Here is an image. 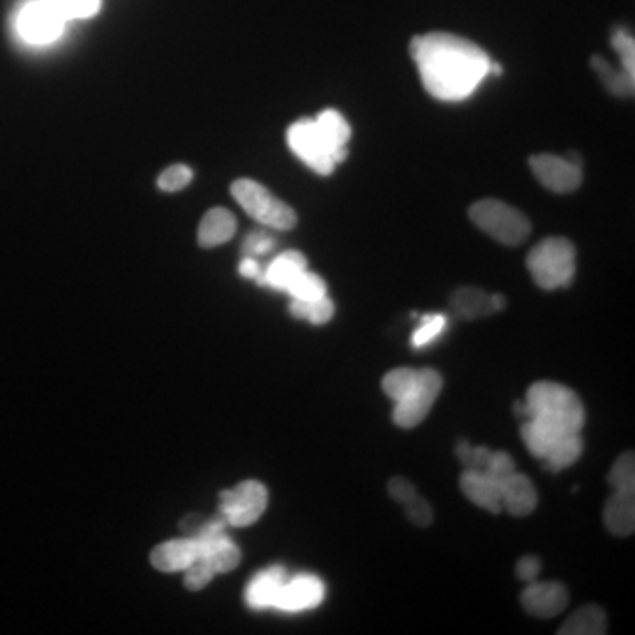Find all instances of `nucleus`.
Listing matches in <instances>:
<instances>
[{
    "mask_svg": "<svg viewBox=\"0 0 635 635\" xmlns=\"http://www.w3.org/2000/svg\"><path fill=\"white\" fill-rule=\"evenodd\" d=\"M461 491L477 507L489 510L493 514L501 512V489L484 471L466 470L461 475Z\"/></svg>",
    "mask_w": 635,
    "mask_h": 635,
    "instance_id": "dca6fc26",
    "label": "nucleus"
},
{
    "mask_svg": "<svg viewBox=\"0 0 635 635\" xmlns=\"http://www.w3.org/2000/svg\"><path fill=\"white\" fill-rule=\"evenodd\" d=\"M191 180H193V172L189 166L173 165L159 175L157 186L166 193H175V191L184 189Z\"/></svg>",
    "mask_w": 635,
    "mask_h": 635,
    "instance_id": "72a5a7b5",
    "label": "nucleus"
},
{
    "mask_svg": "<svg viewBox=\"0 0 635 635\" xmlns=\"http://www.w3.org/2000/svg\"><path fill=\"white\" fill-rule=\"evenodd\" d=\"M607 530L628 537L635 530V491H614L604 508Z\"/></svg>",
    "mask_w": 635,
    "mask_h": 635,
    "instance_id": "a211bd4d",
    "label": "nucleus"
},
{
    "mask_svg": "<svg viewBox=\"0 0 635 635\" xmlns=\"http://www.w3.org/2000/svg\"><path fill=\"white\" fill-rule=\"evenodd\" d=\"M491 457H493V450H489L487 447H473V459H471L470 470H486L489 463H491Z\"/></svg>",
    "mask_w": 635,
    "mask_h": 635,
    "instance_id": "a19ab883",
    "label": "nucleus"
},
{
    "mask_svg": "<svg viewBox=\"0 0 635 635\" xmlns=\"http://www.w3.org/2000/svg\"><path fill=\"white\" fill-rule=\"evenodd\" d=\"M445 329H447V316H443V314H427V316L422 318L419 329L413 332V337H411L413 348L420 350L427 344L434 343Z\"/></svg>",
    "mask_w": 635,
    "mask_h": 635,
    "instance_id": "7c9ffc66",
    "label": "nucleus"
},
{
    "mask_svg": "<svg viewBox=\"0 0 635 635\" xmlns=\"http://www.w3.org/2000/svg\"><path fill=\"white\" fill-rule=\"evenodd\" d=\"M607 632L606 611L600 606H590L577 609L563 625L560 635H604Z\"/></svg>",
    "mask_w": 635,
    "mask_h": 635,
    "instance_id": "4be33fe9",
    "label": "nucleus"
},
{
    "mask_svg": "<svg viewBox=\"0 0 635 635\" xmlns=\"http://www.w3.org/2000/svg\"><path fill=\"white\" fill-rule=\"evenodd\" d=\"M457 459L461 461L466 470L471 468V459H473V445H470L468 441L461 440L457 443L456 447Z\"/></svg>",
    "mask_w": 635,
    "mask_h": 635,
    "instance_id": "37998d69",
    "label": "nucleus"
},
{
    "mask_svg": "<svg viewBox=\"0 0 635 635\" xmlns=\"http://www.w3.org/2000/svg\"><path fill=\"white\" fill-rule=\"evenodd\" d=\"M202 556L209 561L210 567L214 568L216 574L230 572L240 563V549L233 544L232 538L228 535L221 538L216 546L210 547L209 551Z\"/></svg>",
    "mask_w": 635,
    "mask_h": 635,
    "instance_id": "a878e982",
    "label": "nucleus"
},
{
    "mask_svg": "<svg viewBox=\"0 0 635 635\" xmlns=\"http://www.w3.org/2000/svg\"><path fill=\"white\" fill-rule=\"evenodd\" d=\"M325 598V584L320 577L313 574H300L293 579H286L281 593L277 597L274 609L283 613H302L320 606Z\"/></svg>",
    "mask_w": 635,
    "mask_h": 635,
    "instance_id": "9b49d317",
    "label": "nucleus"
},
{
    "mask_svg": "<svg viewBox=\"0 0 635 635\" xmlns=\"http://www.w3.org/2000/svg\"><path fill=\"white\" fill-rule=\"evenodd\" d=\"M501 489V507L507 508L508 514L514 517L530 516L537 508L538 494L528 477L521 473H512Z\"/></svg>",
    "mask_w": 635,
    "mask_h": 635,
    "instance_id": "4468645a",
    "label": "nucleus"
},
{
    "mask_svg": "<svg viewBox=\"0 0 635 635\" xmlns=\"http://www.w3.org/2000/svg\"><path fill=\"white\" fill-rule=\"evenodd\" d=\"M613 46L620 53L621 68L630 76H635V43L627 30H616L613 34Z\"/></svg>",
    "mask_w": 635,
    "mask_h": 635,
    "instance_id": "f704fd0d",
    "label": "nucleus"
},
{
    "mask_svg": "<svg viewBox=\"0 0 635 635\" xmlns=\"http://www.w3.org/2000/svg\"><path fill=\"white\" fill-rule=\"evenodd\" d=\"M64 20H83L96 15L101 8V0H50Z\"/></svg>",
    "mask_w": 635,
    "mask_h": 635,
    "instance_id": "2f4dec72",
    "label": "nucleus"
},
{
    "mask_svg": "<svg viewBox=\"0 0 635 635\" xmlns=\"http://www.w3.org/2000/svg\"><path fill=\"white\" fill-rule=\"evenodd\" d=\"M523 417L540 419L570 434H581L586 411L576 392L554 381L533 383L523 403Z\"/></svg>",
    "mask_w": 635,
    "mask_h": 635,
    "instance_id": "f03ea898",
    "label": "nucleus"
},
{
    "mask_svg": "<svg viewBox=\"0 0 635 635\" xmlns=\"http://www.w3.org/2000/svg\"><path fill=\"white\" fill-rule=\"evenodd\" d=\"M417 371L419 369H411V367H399L390 373L385 374V378L381 381V389L392 399V401H403L404 397L410 394L411 389L417 383Z\"/></svg>",
    "mask_w": 635,
    "mask_h": 635,
    "instance_id": "bb28decb",
    "label": "nucleus"
},
{
    "mask_svg": "<svg viewBox=\"0 0 635 635\" xmlns=\"http://www.w3.org/2000/svg\"><path fill=\"white\" fill-rule=\"evenodd\" d=\"M530 166L538 182L554 193H572L583 182V168L577 159L540 154L531 157Z\"/></svg>",
    "mask_w": 635,
    "mask_h": 635,
    "instance_id": "9d476101",
    "label": "nucleus"
},
{
    "mask_svg": "<svg viewBox=\"0 0 635 635\" xmlns=\"http://www.w3.org/2000/svg\"><path fill=\"white\" fill-rule=\"evenodd\" d=\"M214 576H216L214 568L210 567L209 561L200 556L184 570V584L187 590H202L214 579Z\"/></svg>",
    "mask_w": 635,
    "mask_h": 635,
    "instance_id": "473e14b6",
    "label": "nucleus"
},
{
    "mask_svg": "<svg viewBox=\"0 0 635 635\" xmlns=\"http://www.w3.org/2000/svg\"><path fill=\"white\" fill-rule=\"evenodd\" d=\"M286 293L292 295L295 300H316L327 295V284L318 274H313L309 270H304L295 281H293Z\"/></svg>",
    "mask_w": 635,
    "mask_h": 635,
    "instance_id": "cd10ccee",
    "label": "nucleus"
},
{
    "mask_svg": "<svg viewBox=\"0 0 635 635\" xmlns=\"http://www.w3.org/2000/svg\"><path fill=\"white\" fill-rule=\"evenodd\" d=\"M526 267L542 290L567 288L576 276V247L563 237H549L531 249Z\"/></svg>",
    "mask_w": 635,
    "mask_h": 635,
    "instance_id": "7ed1b4c3",
    "label": "nucleus"
},
{
    "mask_svg": "<svg viewBox=\"0 0 635 635\" xmlns=\"http://www.w3.org/2000/svg\"><path fill=\"white\" fill-rule=\"evenodd\" d=\"M441 389H443V380L438 371L419 369L415 387L403 401L396 403V408L392 411L394 424L401 429H413L419 426L420 422L429 415L436 397L440 396Z\"/></svg>",
    "mask_w": 635,
    "mask_h": 635,
    "instance_id": "0eeeda50",
    "label": "nucleus"
},
{
    "mask_svg": "<svg viewBox=\"0 0 635 635\" xmlns=\"http://www.w3.org/2000/svg\"><path fill=\"white\" fill-rule=\"evenodd\" d=\"M524 609L537 618H554L563 613L568 606V591L556 581L549 583H533L526 586L521 595Z\"/></svg>",
    "mask_w": 635,
    "mask_h": 635,
    "instance_id": "f8f14e48",
    "label": "nucleus"
},
{
    "mask_svg": "<svg viewBox=\"0 0 635 635\" xmlns=\"http://www.w3.org/2000/svg\"><path fill=\"white\" fill-rule=\"evenodd\" d=\"M66 20L50 0H32L18 15V32L27 43L48 45L60 38Z\"/></svg>",
    "mask_w": 635,
    "mask_h": 635,
    "instance_id": "1a4fd4ad",
    "label": "nucleus"
},
{
    "mask_svg": "<svg viewBox=\"0 0 635 635\" xmlns=\"http://www.w3.org/2000/svg\"><path fill=\"white\" fill-rule=\"evenodd\" d=\"M521 436H523L526 449L538 459H544L563 438H567L570 434L546 420L528 419V422L521 427Z\"/></svg>",
    "mask_w": 635,
    "mask_h": 635,
    "instance_id": "aec40b11",
    "label": "nucleus"
},
{
    "mask_svg": "<svg viewBox=\"0 0 635 635\" xmlns=\"http://www.w3.org/2000/svg\"><path fill=\"white\" fill-rule=\"evenodd\" d=\"M410 53L427 92L445 103L470 98L491 75L489 55L470 39L449 32L411 39Z\"/></svg>",
    "mask_w": 635,
    "mask_h": 635,
    "instance_id": "f257e3e1",
    "label": "nucleus"
},
{
    "mask_svg": "<svg viewBox=\"0 0 635 635\" xmlns=\"http://www.w3.org/2000/svg\"><path fill=\"white\" fill-rule=\"evenodd\" d=\"M540 568H542V563H540L537 556L528 554V556H523L521 560L517 561L516 574L521 581L531 583V581L537 579L538 574H540Z\"/></svg>",
    "mask_w": 635,
    "mask_h": 635,
    "instance_id": "ea45409f",
    "label": "nucleus"
},
{
    "mask_svg": "<svg viewBox=\"0 0 635 635\" xmlns=\"http://www.w3.org/2000/svg\"><path fill=\"white\" fill-rule=\"evenodd\" d=\"M404 510H406V516L411 523L419 528H429L433 524V508L419 494L415 498H411L408 503H404Z\"/></svg>",
    "mask_w": 635,
    "mask_h": 635,
    "instance_id": "e433bc0d",
    "label": "nucleus"
},
{
    "mask_svg": "<svg viewBox=\"0 0 635 635\" xmlns=\"http://www.w3.org/2000/svg\"><path fill=\"white\" fill-rule=\"evenodd\" d=\"M470 219L482 232L505 246H521L530 237L528 217L500 200L489 198L471 205Z\"/></svg>",
    "mask_w": 635,
    "mask_h": 635,
    "instance_id": "20e7f679",
    "label": "nucleus"
},
{
    "mask_svg": "<svg viewBox=\"0 0 635 635\" xmlns=\"http://www.w3.org/2000/svg\"><path fill=\"white\" fill-rule=\"evenodd\" d=\"M288 145L293 154L320 175H330L336 168L334 150L323 138L314 119H302L288 129Z\"/></svg>",
    "mask_w": 635,
    "mask_h": 635,
    "instance_id": "6e6552de",
    "label": "nucleus"
},
{
    "mask_svg": "<svg viewBox=\"0 0 635 635\" xmlns=\"http://www.w3.org/2000/svg\"><path fill=\"white\" fill-rule=\"evenodd\" d=\"M237 232V221L230 210L217 207L205 214L198 228V244L202 247H217L233 239Z\"/></svg>",
    "mask_w": 635,
    "mask_h": 635,
    "instance_id": "6ab92c4d",
    "label": "nucleus"
},
{
    "mask_svg": "<svg viewBox=\"0 0 635 635\" xmlns=\"http://www.w3.org/2000/svg\"><path fill=\"white\" fill-rule=\"evenodd\" d=\"M390 496L397 501V503H408L411 498L417 496V489L411 484L410 480L404 479V477H394L390 480L389 487H387Z\"/></svg>",
    "mask_w": 635,
    "mask_h": 635,
    "instance_id": "58836bf2",
    "label": "nucleus"
},
{
    "mask_svg": "<svg viewBox=\"0 0 635 635\" xmlns=\"http://www.w3.org/2000/svg\"><path fill=\"white\" fill-rule=\"evenodd\" d=\"M609 484L614 487V491H635L634 452H625L616 459L609 471Z\"/></svg>",
    "mask_w": 635,
    "mask_h": 635,
    "instance_id": "c756f323",
    "label": "nucleus"
},
{
    "mask_svg": "<svg viewBox=\"0 0 635 635\" xmlns=\"http://www.w3.org/2000/svg\"><path fill=\"white\" fill-rule=\"evenodd\" d=\"M593 68L597 69L598 75L604 78L607 89L614 92L616 96H632L634 94L635 76H630L625 71H614L606 60L595 57L593 59Z\"/></svg>",
    "mask_w": 635,
    "mask_h": 635,
    "instance_id": "c85d7f7f",
    "label": "nucleus"
},
{
    "mask_svg": "<svg viewBox=\"0 0 635 635\" xmlns=\"http://www.w3.org/2000/svg\"><path fill=\"white\" fill-rule=\"evenodd\" d=\"M491 306H493L494 311L505 309V297H501V295H491Z\"/></svg>",
    "mask_w": 635,
    "mask_h": 635,
    "instance_id": "c03bdc74",
    "label": "nucleus"
},
{
    "mask_svg": "<svg viewBox=\"0 0 635 635\" xmlns=\"http://www.w3.org/2000/svg\"><path fill=\"white\" fill-rule=\"evenodd\" d=\"M240 276L246 277V279H256L258 281V277L262 276V267H260V263L256 262L254 258L251 256H246L239 265Z\"/></svg>",
    "mask_w": 635,
    "mask_h": 635,
    "instance_id": "79ce46f5",
    "label": "nucleus"
},
{
    "mask_svg": "<svg viewBox=\"0 0 635 635\" xmlns=\"http://www.w3.org/2000/svg\"><path fill=\"white\" fill-rule=\"evenodd\" d=\"M307 270V260L300 251H286L272 260L262 276L258 277V284L269 286L272 290L286 292L288 286Z\"/></svg>",
    "mask_w": 635,
    "mask_h": 635,
    "instance_id": "f3484780",
    "label": "nucleus"
},
{
    "mask_svg": "<svg viewBox=\"0 0 635 635\" xmlns=\"http://www.w3.org/2000/svg\"><path fill=\"white\" fill-rule=\"evenodd\" d=\"M452 307L464 320H475L494 313L491 297L479 288H461L452 297Z\"/></svg>",
    "mask_w": 635,
    "mask_h": 635,
    "instance_id": "5701e85b",
    "label": "nucleus"
},
{
    "mask_svg": "<svg viewBox=\"0 0 635 635\" xmlns=\"http://www.w3.org/2000/svg\"><path fill=\"white\" fill-rule=\"evenodd\" d=\"M583 454V438L581 434H570L554 447L546 457H544V463H546V470L558 471L565 470L568 466L577 463V459Z\"/></svg>",
    "mask_w": 635,
    "mask_h": 635,
    "instance_id": "b1692460",
    "label": "nucleus"
},
{
    "mask_svg": "<svg viewBox=\"0 0 635 635\" xmlns=\"http://www.w3.org/2000/svg\"><path fill=\"white\" fill-rule=\"evenodd\" d=\"M334 302L325 295L322 299L316 300H295L290 304V313L297 320H307L313 325H325L334 316Z\"/></svg>",
    "mask_w": 635,
    "mask_h": 635,
    "instance_id": "393cba45",
    "label": "nucleus"
},
{
    "mask_svg": "<svg viewBox=\"0 0 635 635\" xmlns=\"http://www.w3.org/2000/svg\"><path fill=\"white\" fill-rule=\"evenodd\" d=\"M316 126L320 129L323 138L327 140L330 145V149L334 150V161L336 165L343 163L344 159L348 157V140L352 136V127L346 122L341 113L336 110H325L320 113L316 119Z\"/></svg>",
    "mask_w": 635,
    "mask_h": 635,
    "instance_id": "412c9836",
    "label": "nucleus"
},
{
    "mask_svg": "<svg viewBox=\"0 0 635 635\" xmlns=\"http://www.w3.org/2000/svg\"><path fill=\"white\" fill-rule=\"evenodd\" d=\"M219 500L221 516L225 517L228 526L246 528L263 516L269 501V493L260 482L247 480L233 489L223 491Z\"/></svg>",
    "mask_w": 635,
    "mask_h": 635,
    "instance_id": "423d86ee",
    "label": "nucleus"
},
{
    "mask_svg": "<svg viewBox=\"0 0 635 635\" xmlns=\"http://www.w3.org/2000/svg\"><path fill=\"white\" fill-rule=\"evenodd\" d=\"M484 473L489 479H493L498 486H501L512 473H516V464L507 452H493L491 463L484 470Z\"/></svg>",
    "mask_w": 635,
    "mask_h": 635,
    "instance_id": "c9c22d12",
    "label": "nucleus"
},
{
    "mask_svg": "<svg viewBox=\"0 0 635 635\" xmlns=\"http://www.w3.org/2000/svg\"><path fill=\"white\" fill-rule=\"evenodd\" d=\"M196 558H200V547L195 537L170 540L150 554V561L159 572H182Z\"/></svg>",
    "mask_w": 635,
    "mask_h": 635,
    "instance_id": "ddd939ff",
    "label": "nucleus"
},
{
    "mask_svg": "<svg viewBox=\"0 0 635 635\" xmlns=\"http://www.w3.org/2000/svg\"><path fill=\"white\" fill-rule=\"evenodd\" d=\"M284 583H286V572L283 567H270L258 572L247 584V606L254 611L274 607Z\"/></svg>",
    "mask_w": 635,
    "mask_h": 635,
    "instance_id": "2eb2a0df",
    "label": "nucleus"
},
{
    "mask_svg": "<svg viewBox=\"0 0 635 635\" xmlns=\"http://www.w3.org/2000/svg\"><path fill=\"white\" fill-rule=\"evenodd\" d=\"M274 246H276V240H274V237H270L269 233L253 232L249 233L246 240H244L242 251L246 253V256L256 258V256L270 253Z\"/></svg>",
    "mask_w": 635,
    "mask_h": 635,
    "instance_id": "4c0bfd02",
    "label": "nucleus"
},
{
    "mask_svg": "<svg viewBox=\"0 0 635 635\" xmlns=\"http://www.w3.org/2000/svg\"><path fill=\"white\" fill-rule=\"evenodd\" d=\"M232 195L254 221L274 230H292L297 225L295 210L272 195L267 187L251 179L235 180Z\"/></svg>",
    "mask_w": 635,
    "mask_h": 635,
    "instance_id": "39448f33",
    "label": "nucleus"
}]
</instances>
